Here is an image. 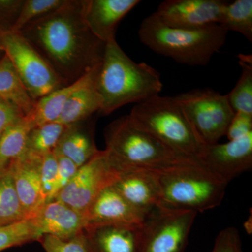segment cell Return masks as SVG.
Returning <instances> with one entry per match:
<instances>
[{
  "instance_id": "1",
  "label": "cell",
  "mask_w": 252,
  "mask_h": 252,
  "mask_svg": "<svg viewBox=\"0 0 252 252\" xmlns=\"http://www.w3.org/2000/svg\"><path fill=\"white\" fill-rule=\"evenodd\" d=\"M83 9L84 0H65L59 9L18 32L66 86L101 64L105 51V43L86 26Z\"/></svg>"
},
{
  "instance_id": "2",
  "label": "cell",
  "mask_w": 252,
  "mask_h": 252,
  "mask_svg": "<svg viewBox=\"0 0 252 252\" xmlns=\"http://www.w3.org/2000/svg\"><path fill=\"white\" fill-rule=\"evenodd\" d=\"M96 84L102 101L99 113L104 116L158 95L162 89L160 73L147 63L132 61L117 40L106 44Z\"/></svg>"
},
{
  "instance_id": "3",
  "label": "cell",
  "mask_w": 252,
  "mask_h": 252,
  "mask_svg": "<svg viewBox=\"0 0 252 252\" xmlns=\"http://www.w3.org/2000/svg\"><path fill=\"white\" fill-rule=\"evenodd\" d=\"M228 32L220 25L198 29L171 27L162 22L155 12L141 23V42L159 55L180 64L205 66L226 41Z\"/></svg>"
},
{
  "instance_id": "4",
  "label": "cell",
  "mask_w": 252,
  "mask_h": 252,
  "mask_svg": "<svg viewBox=\"0 0 252 252\" xmlns=\"http://www.w3.org/2000/svg\"><path fill=\"white\" fill-rule=\"evenodd\" d=\"M152 171L158 185L160 206L174 210L198 214L220 206L228 186L198 158Z\"/></svg>"
},
{
  "instance_id": "5",
  "label": "cell",
  "mask_w": 252,
  "mask_h": 252,
  "mask_svg": "<svg viewBox=\"0 0 252 252\" xmlns=\"http://www.w3.org/2000/svg\"><path fill=\"white\" fill-rule=\"evenodd\" d=\"M109 157L123 172L131 169L160 170L196 158L186 157L140 130L124 116L104 130Z\"/></svg>"
},
{
  "instance_id": "6",
  "label": "cell",
  "mask_w": 252,
  "mask_h": 252,
  "mask_svg": "<svg viewBox=\"0 0 252 252\" xmlns=\"http://www.w3.org/2000/svg\"><path fill=\"white\" fill-rule=\"evenodd\" d=\"M127 117L135 127L186 157L198 158L205 146L174 97L154 96L136 104Z\"/></svg>"
},
{
  "instance_id": "7",
  "label": "cell",
  "mask_w": 252,
  "mask_h": 252,
  "mask_svg": "<svg viewBox=\"0 0 252 252\" xmlns=\"http://www.w3.org/2000/svg\"><path fill=\"white\" fill-rule=\"evenodd\" d=\"M174 97L204 145L218 143L226 135L235 114L226 94L206 88L182 93Z\"/></svg>"
},
{
  "instance_id": "8",
  "label": "cell",
  "mask_w": 252,
  "mask_h": 252,
  "mask_svg": "<svg viewBox=\"0 0 252 252\" xmlns=\"http://www.w3.org/2000/svg\"><path fill=\"white\" fill-rule=\"evenodd\" d=\"M0 47L12 63L34 102L66 86L21 33L11 32L1 34Z\"/></svg>"
},
{
  "instance_id": "9",
  "label": "cell",
  "mask_w": 252,
  "mask_h": 252,
  "mask_svg": "<svg viewBox=\"0 0 252 252\" xmlns=\"http://www.w3.org/2000/svg\"><path fill=\"white\" fill-rule=\"evenodd\" d=\"M123 172L105 150H99L79 167L71 182L54 199L85 214L96 197L104 189L114 185Z\"/></svg>"
},
{
  "instance_id": "10",
  "label": "cell",
  "mask_w": 252,
  "mask_h": 252,
  "mask_svg": "<svg viewBox=\"0 0 252 252\" xmlns=\"http://www.w3.org/2000/svg\"><path fill=\"white\" fill-rule=\"evenodd\" d=\"M197 213L158 207L142 225L141 252H185Z\"/></svg>"
},
{
  "instance_id": "11",
  "label": "cell",
  "mask_w": 252,
  "mask_h": 252,
  "mask_svg": "<svg viewBox=\"0 0 252 252\" xmlns=\"http://www.w3.org/2000/svg\"><path fill=\"white\" fill-rule=\"evenodd\" d=\"M209 171L227 184L252 167V132L226 143L205 145L198 157Z\"/></svg>"
},
{
  "instance_id": "12",
  "label": "cell",
  "mask_w": 252,
  "mask_h": 252,
  "mask_svg": "<svg viewBox=\"0 0 252 252\" xmlns=\"http://www.w3.org/2000/svg\"><path fill=\"white\" fill-rule=\"evenodd\" d=\"M228 1L223 0H166L156 11L167 26L184 29H198L219 24Z\"/></svg>"
},
{
  "instance_id": "13",
  "label": "cell",
  "mask_w": 252,
  "mask_h": 252,
  "mask_svg": "<svg viewBox=\"0 0 252 252\" xmlns=\"http://www.w3.org/2000/svg\"><path fill=\"white\" fill-rule=\"evenodd\" d=\"M30 220L38 241L46 235L61 239L72 238L87 226L85 214L56 199L44 204Z\"/></svg>"
},
{
  "instance_id": "14",
  "label": "cell",
  "mask_w": 252,
  "mask_h": 252,
  "mask_svg": "<svg viewBox=\"0 0 252 252\" xmlns=\"http://www.w3.org/2000/svg\"><path fill=\"white\" fill-rule=\"evenodd\" d=\"M41 158L39 156L25 152L9 163L15 188L28 219L46 203L41 189Z\"/></svg>"
},
{
  "instance_id": "15",
  "label": "cell",
  "mask_w": 252,
  "mask_h": 252,
  "mask_svg": "<svg viewBox=\"0 0 252 252\" xmlns=\"http://www.w3.org/2000/svg\"><path fill=\"white\" fill-rule=\"evenodd\" d=\"M149 214L132 206L111 186L104 189L96 197L85 215L87 225H142Z\"/></svg>"
},
{
  "instance_id": "16",
  "label": "cell",
  "mask_w": 252,
  "mask_h": 252,
  "mask_svg": "<svg viewBox=\"0 0 252 252\" xmlns=\"http://www.w3.org/2000/svg\"><path fill=\"white\" fill-rule=\"evenodd\" d=\"M140 2L139 0H84V21L91 32L107 44L116 40L118 25Z\"/></svg>"
},
{
  "instance_id": "17",
  "label": "cell",
  "mask_w": 252,
  "mask_h": 252,
  "mask_svg": "<svg viewBox=\"0 0 252 252\" xmlns=\"http://www.w3.org/2000/svg\"><path fill=\"white\" fill-rule=\"evenodd\" d=\"M83 232L91 252H141L142 225H89Z\"/></svg>"
},
{
  "instance_id": "18",
  "label": "cell",
  "mask_w": 252,
  "mask_h": 252,
  "mask_svg": "<svg viewBox=\"0 0 252 252\" xmlns=\"http://www.w3.org/2000/svg\"><path fill=\"white\" fill-rule=\"evenodd\" d=\"M112 187L127 203L144 213L160 206L158 185L152 170H126Z\"/></svg>"
},
{
  "instance_id": "19",
  "label": "cell",
  "mask_w": 252,
  "mask_h": 252,
  "mask_svg": "<svg viewBox=\"0 0 252 252\" xmlns=\"http://www.w3.org/2000/svg\"><path fill=\"white\" fill-rule=\"evenodd\" d=\"M92 118L67 126L54 153L67 158L78 167L92 158L99 151L94 142V120Z\"/></svg>"
},
{
  "instance_id": "20",
  "label": "cell",
  "mask_w": 252,
  "mask_h": 252,
  "mask_svg": "<svg viewBox=\"0 0 252 252\" xmlns=\"http://www.w3.org/2000/svg\"><path fill=\"white\" fill-rule=\"evenodd\" d=\"M99 66L100 64L73 84L60 88L36 101L32 112L27 115L31 119L34 127L47 123L57 122L69 99L78 89L96 75Z\"/></svg>"
},
{
  "instance_id": "21",
  "label": "cell",
  "mask_w": 252,
  "mask_h": 252,
  "mask_svg": "<svg viewBox=\"0 0 252 252\" xmlns=\"http://www.w3.org/2000/svg\"><path fill=\"white\" fill-rule=\"evenodd\" d=\"M98 72L99 70L89 82L72 94L64 105L57 122L69 126L89 119L99 112L102 101L96 84Z\"/></svg>"
},
{
  "instance_id": "22",
  "label": "cell",
  "mask_w": 252,
  "mask_h": 252,
  "mask_svg": "<svg viewBox=\"0 0 252 252\" xmlns=\"http://www.w3.org/2000/svg\"><path fill=\"white\" fill-rule=\"evenodd\" d=\"M0 98L17 107L24 116L31 114L35 105L5 54L0 59Z\"/></svg>"
},
{
  "instance_id": "23",
  "label": "cell",
  "mask_w": 252,
  "mask_h": 252,
  "mask_svg": "<svg viewBox=\"0 0 252 252\" xmlns=\"http://www.w3.org/2000/svg\"><path fill=\"white\" fill-rule=\"evenodd\" d=\"M34 127L28 116L18 119L0 137V163L9 164L26 149L28 136Z\"/></svg>"
},
{
  "instance_id": "24",
  "label": "cell",
  "mask_w": 252,
  "mask_h": 252,
  "mask_svg": "<svg viewBox=\"0 0 252 252\" xmlns=\"http://www.w3.org/2000/svg\"><path fill=\"white\" fill-rule=\"evenodd\" d=\"M227 32L233 31L252 41V0H236L227 2L220 23Z\"/></svg>"
},
{
  "instance_id": "25",
  "label": "cell",
  "mask_w": 252,
  "mask_h": 252,
  "mask_svg": "<svg viewBox=\"0 0 252 252\" xmlns=\"http://www.w3.org/2000/svg\"><path fill=\"white\" fill-rule=\"evenodd\" d=\"M238 58L241 74L236 85L226 97L235 113L244 112L252 115V56L240 54Z\"/></svg>"
},
{
  "instance_id": "26",
  "label": "cell",
  "mask_w": 252,
  "mask_h": 252,
  "mask_svg": "<svg viewBox=\"0 0 252 252\" xmlns=\"http://www.w3.org/2000/svg\"><path fill=\"white\" fill-rule=\"evenodd\" d=\"M15 188L11 170L0 179V226L27 220Z\"/></svg>"
},
{
  "instance_id": "27",
  "label": "cell",
  "mask_w": 252,
  "mask_h": 252,
  "mask_svg": "<svg viewBox=\"0 0 252 252\" xmlns=\"http://www.w3.org/2000/svg\"><path fill=\"white\" fill-rule=\"evenodd\" d=\"M67 126L55 122L33 127L28 136L25 152L44 157L53 152L61 140Z\"/></svg>"
},
{
  "instance_id": "28",
  "label": "cell",
  "mask_w": 252,
  "mask_h": 252,
  "mask_svg": "<svg viewBox=\"0 0 252 252\" xmlns=\"http://www.w3.org/2000/svg\"><path fill=\"white\" fill-rule=\"evenodd\" d=\"M34 240L38 238L30 219L0 226V252Z\"/></svg>"
},
{
  "instance_id": "29",
  "label": "cell",
  "mask_w": 252,
  "mask_h": 252,
  "mask_svg": "<svg viewBox=\"0 0 252 252\" xmlns=\"http://www.w3.org/2000/svg\"><path fill=\"white\" fill-rule=\"evenodd\" d=\"M65 0H25L12 32H18L28 23L53 12Z\"/></svg>"
},
{
  "instance_id": "30",
  "label": "cell",
  "mask_w": 252,
  "mask_h": 252,
  "mask_svg": "<svg viewBox=\"0 0 252 252\" xmlns=\"http://www.w3.org/2000/svg\"><path fill=\"white\" fill-rule=\"evenodd\" d=\"M46 252H91L84 232L69 239L46 235L39 240Z\"/></svg>"
},
{
  "instance_id": "31",
  "label": "cell",
  "mask_w": 252,
  "mask_h": 252,
  "mask_svg": "<svg viewBox=\"0 0 252 252\" xmlns=\"http://www.w3.org/2000/svg\"><path fill=\"white\" fill-rule=\"evenodd\" d=\"M58 157L54 151L46 154L41 158L40 175L41 189L46 203L49 202L57 180Z\"/></svg>"
},
{
  "instance_id": "32",
  "label": "cell",
  "mask_w": 252,
  "mask_h": 252,
  "mask_svg": "<svg viewBox=\"0 0 252 252\" xmlns=\"http://www.w3.org/2000/svg\"><path fill=\"white\" fill-rule=\"evenodd\" d=\"M25 0H0V35L14 29Z\"/></svg>"
},
{
  "instance_id": "33",
  "label": "cell",
  "mask_w": 252,
  "mask_h": 252,
  "mask_svg": "<svg viewBox=\"0 0 252 252\" xmlns=\"http://www.w3.org/2000/svg\"><path fill=\"white\" fill-rule=\"evenodd\" d=\"M212 252H243L238 230L225 228L217 235Z\"/></svg>"
},
{
  "instance_id": "34",
  "label": "cell",
  "mask_w": 252,
  "mask_h": 252,
  "mask_svg": "<svg viewBox=\"0 0 252 252\" xmlns=\"http://www.w3.org/2000/svg\"><path fill=\"white\" fill-rule=\"evenodd\" d=\"M57 156L58 162H59L57 180H56V185L49 201L54 200L58 193L71 182L79 169L76 164L67 158L63 156Z\"/></svg>"
},
{
  "instance_id": "35",
  "label": "cell",
  "mask_w": 252,
  "mask_h": 252,
  "mask_svg": "<svg viewBox=\"0 0 252 252\" xmlns=\"http://www.w3.org/2000/svg\"><path fill=\"white\" fill-rule=\"evenodd\" d=\"M252 132V115L236 112L232 119L226 135L228 141L238 140Z\"/></svg>"
},
{
  "instance_id": "36",
  "label": "cell",
  "mask_w": 252,
  "mask_h": 252,
  "mask_svg": "<svg viewBox=\"0 0 252 252\" xmlns=\"http://www.w3.org/2000/svg\"><path fill=\"white\" fill-rule=\"evenodd\" d=\"M22 117L24 115L17 107L0 98V137L11 124Z\"/></svg>"
},
{
  "instance_id": "37",
  "label": "cell",
  "mask_w": 252,
  "mask_h": 252,
  "mask_svg": "<svg viewBox=\"0 0 252 252\" xmlns=\"http://www.w3.org/2000/svg\"><path fill=\"white\" fill-rule=\"evenodd\" d=\"M8 166H9V164L0 163V179L7 171Z\"/></svg>"
},
{
  "instance_id": "38",
  "label": "cell",
  "mask_w": 252,
  "mask_h": 252,
  "mask_svg": "<svg viewBox=\"0 0 252 252\" xmlns=\"http://www.w3.org/2000/svg\"><path fill=\"white\" fill-rule=\"evenodd\" d=\"M4 51H3V50L1 49V48L0 47V59H1V58H2L3 56H4Z\"/></svg>"
}]
</instances>
